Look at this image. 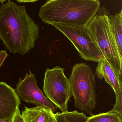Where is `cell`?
<instances>
[{
  "label": "cell",
  "instance_id": "1",
  "mask_svg": "<svg viewBox=\"0 0 122 122\" xmlns=\"http://www.w3.org/2000/svg\"><path fill=\"white\" fill-rule=\"evenodd\" d=\"M39 28L28 15L25 6L9 1L0 6V39L14 54L23 56L34 48Z\"/></svg>",
  "mask_w": 122,
  "mask_h": 122
},
{
  "label": "cell",
  "instance_id": "2",
  "mask_svg": "<svg viewBox=\"0 0 122 122\" xmlns=\"http://www.w3.org/2000/svg\"><path fill=\"white\" fill-rule=\"evenodd\" d=\"M100 8L99 0H49L40 8L44 23L86 27Z\"/></svg>",
  "mask_w": 122,
  "mask_h": 122
},
{
  "label": "cell",
  "instance_id": "3",
  "mask_svg": "<svg viewBox=\"0 0 122 122\" xmlns=\"http://www.w3.org/2000/svg\"><path fill=\"white\" fill-rule=\"evenodd\" d=\"M109 12L102 7L86 27L102 55L118 76H122L121 57L112 33L109 22Z\"/></svg>",
  "mask_w": 122,
  "mask_h": 122
},
{
  "label": "cell",
  "instance_id": "4",
  "mask_svg": "<svg viewBox=\"0 0 122 122\" xmlns=\"http://www.w3.org/2000/svg\"><path fill=\"white\" fill-rule=\"evenodd\" d=\"M76 109L92 115L97 105L95 74L86 63L76 64L69 78Z\"/></svg>",
  "mask_w": 122,
  "mask_h": 122
},
{
  "label": "cell",
  "instance_id": "5",
  "mask_svg": "<svg viewBox=\"0 0 122 122\" xmlns=\"http://www.w3.org/2000/svg\"><path fill=\"white\" fill-rule=\"evenodd\" d=\"M64 69L56 66L47 68L44 74L43 89L47 99L62 112L68 111V104L72 97L69 79Z\"/></svg>",
  "mask_w": 122,
  "mask_h": 122
},
{
  "label": "cell",
  "instance_id": "6",
  "mask_svg": "<svg viewBox=\"0 0 122 122\" xmlns=\"http://www.w3.org/2000/svg\"><path fill=\"white\" fill-rule=\"evenodd\" d=\"M70 41L81 58L85 61L99 62L104 56L86 27L61 24L53 25Z\"/></svg>",
  "mask_w": 122,
  "mask_h": 122
},
{
  "label": "cell",
  "instance_id": "7",
  "mask_svg": "<svg viewBox=\"0 0 122 122\" xmlns=\"http://www.w3.org/2000/svg\"><path fill=\"white\" fill-rule=\"evenodd\" d=\"M15 91L20 101L34 104L36 107H43L53 112L56 110L57 107L39 88L35 75L31 70L29 74L27 72L23 79L19 78Z\"/></svg>",
  "mask_w": 122,
  "mask_h": 122
},
{
  "label": "cell",
  "instance_id": "8",
  "mask_svg": "<svg viewBox=\"0 0 122 122\" xmlns=\"http://www.w3.org/2000/svg\"><path fill=\"white\" fill-rule=\"evenodd\" d=\"M21 104L15 90L0 82V120L12 119Z\"/></svg>",
  "mask_w": 122,
  "mask_h": 122
},
{
  "label": "cell",
  "instance_id": "9",
  "mask_svg": "<svg viewBox=\"0 0 122 122\" xmlns=\"http://www.w3.org/2000/svg\"><path fill=\"white\" fill-rule=\"evenodd\" d=\"M21 116L24 122H57L53 112L43 107H25Z\"/></svg>",
  "mask_w": 122,
  "mask_h": 122
},
{
  "label": "cell",
  "instance_id": "10",
  "mask_svg": "<svg viewBox=\"0 0 122 122\" xmlns=\"http://www.w3.org/2000/svg\"><path fill=\"white\" fill-rule=\"evenodd\" d=\"M95 74L99 79H104L113 89L115 93L119 90L122 76H118L111 66L106 60L98 62Z\"/></svg>",
  "mask_w": 122,
  "mask_h": 122
},
{
  "label": "cell",
  "instance_id": "11",
  "mask_svg": "<svg viewBox=\"0 0 122 122\" xmlns=\"http://www.w3.org/2000/svg\"><path fill=\"white\" fill-rule=\"evenodd\" d=\"M111 31L116 42L119 53L122 57V10L115 15H109Z\"/></svg>",
  "mask_w": 122,
  "mask_h": 122
},
{
  "label": "cell",
  "instance_id": "12",
  "mask_svg": "<svg viewBox=\"0 0 122 122\" xmlns=\"http://www.w3.org/2000/svg\"><path fill=\"white\" fill-rule=\"evenodd\" d=\"M57 122H85L87 117L83 112L77 110L54 114Z\"/></svg>",
  "mask_w": 122,
  "mask_h": 122
},
{
  "label": "cell",
  "instance_id": "13",
  "mask_svg": "<svg viewBox=\"0 0 122 122\" xmlns=\"http://www.w3.org/2000/svg\"><path fill=\"white\" fill-rule=\"evenodd\" d=\"M122 116L115 112H107L92 115L87 117L85 122H122Z\"/></svg>",
  "mask_w": 122,
  "mask_h": 122
},
{
  "label": "cell",
  "instance_id": "14",
  "mask_svg": "<svg viewBox=\"0 0 122 122\" xmlns=\"http://www.w3.org/2000/svg\"><path fill=\"white\" fill-rule=\"evenodd\" d=\"M115 94L116 103L113 109L110 112H117L122 116V81L120 82L119 90Z\"/></svg>",
  "mask_w": 122,
  "mask_h": 122
},
{
  "label": "cell",
  "instance_id": "15",
  "mask_svg": "<svg viewBox=\"0 0 122 122\" xmlns=\"http://www.w3.org/2000/svg\"><path fill=\"white\" fill-rule=\"evenodd\" d=\"M11 122H24L21 115L19 109H18L12 118Z\"/></svg>",
  "mask_w": 122,
  "mask_h": 122
},
{
  "label": "cell",
  "instance_id": "16",
  "mask_svg": "<svg viewBox=\"0 0 122 122\" xmlns=\"http://www.w3.org/2000/svg\"><path fill=\"white\" fill-rule=\"evenodd\" d=\"M8 56V54L6 51H0V67Z\"/></svg>",
  "mask_w": 122,
  "mask_h": 122
},
{
  "label": "cell",
  "instance_id": "17",
  "mask_svg": "<svg viewBox=\"0 0 122 122\" xmlns=\"http://www.w3.org/2000/svg\"><path fill=\"white\" fill-rule=\"evenodd\" d=\"M20 3H26V2H34L38 0H16Z\"/></svg>",
  "mask_w": 122,
  "mask_h": 122
},
{
  "label": "cell",
  "instance_id": "18",
  "mask_svg": "<svg viewBox=\"0 0 122 122\" xmlns=\"http://www.w3.org/2000/svg\"><path fill=\"white\" fill-rule=\"evenodd\" d=\"M12 119L0 120V122H11Z\"/></svg>",
  "mask_w": 122,
  "mask_h": 122
},
{
  "label": "cell",
  "instance_id": "19",
  "mask_svg": "<svg viewBox=\"0 0 122 122\" xmlns=\"http://www.w3.org/2000/svg\"><path fill=\"white\" fill-rule=\"evenodd\" d=\"M6 0H0V2L1 3H3L4 1H6Z\"/></svg>",
  "mask_w": 122,
  "mask_h": 122
}]
</instances>
